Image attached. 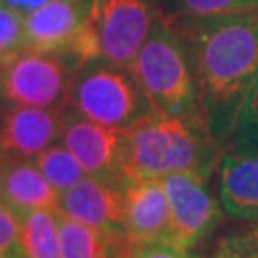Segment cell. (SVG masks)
<instances>
[{
	"instance_id": "obj_26",
	"label": "cell",
	"mask_w": 258,
	"mask_h": 258,
	"mask_svg": "<svg viewBox=\"0 0 258 258\" xmlns=\"http://www.w3.org/2000/svg\"><path fill=\"white\" fill-rule=\"evenodd\" d=\"M0 258H23V256H10V254H0Z\"/></svg>"
},
{
	"instance_id": "obj_13",
	"label": "cell",
	"mask_w": 258,
	"mask_h": 258,
	"mask_svg": "<svg viewBox=\"0 0 258 258\" xmlns=\"http://www.w3.org/2000/svg\"><path fill=\"white\" fill-rule=\"evenodd\" d=\"M0 199L18 212L57 211L59 191L48 182L35 159L6 155L0 172Z\"/></svg>"
},
{
	"instance_id": "obj_21",
	"label": "cell",
	"mask_w": 258,
	"mask_h": 258,
	"mask_svg": "<svg viewBox=\"0 0 258 258\" xmlns=\"http://www.w3.org/2000/svg\"><path fill=\"white\" fill-rule=\"evenodd\" d=\"M25 50V16L0 4V69Z\"/></svg>"
},
{
	"instance_id": "obj_17",
	"label": "cell",
	"mask_w": 258,
	"mask_h": 258,
	"mask_svg": "<svg viewBox=\"0 0 258 258\" xmlns=\"http://www.w3.org/2000/svg\"><path fill=\"white\" fill-rule=\"evenodd\" d=\"M163 19H199L258 12V0H161Z\"/></svg>"
},
{
	"instance_id": "obj_12",
	"label": "cell",
	"mask_w": 258,
	"mask_h": 258,
	"mask_svg": "<svg viewBox=\"0 0 258 258\" xmlns=\"http://www.w3.org/2000/svg\"><path fill=\"white\" fill-rule=\"evenodd\" d=\"M92 0H50L25 16V50L63 54L90 14Z\"/></svg>"
},
{
	"instance_id": "obj_5",
	"label": "cell",
	"mask_w": 258,
	"mask_h": 258,
	"mask_svg": "<svg viewBox=\"0 0 258 258\" xmlns=\"http://www.w3.org/2000/svg\"><path fill=\"white\" fill-rule=\"evenodd\" d=\"M75 65L63 54L23 50L0 69V102L46 109L69 107Z\"/></svg>"
},
{
	"instance_id": "obj_7",
	"label": "cell",
	"mask_w": 258,
	"mask_h": 258,
	"mask_svg": "<svg viewBox=\"0 0 258 258\" xmlns=\"http://www.w3.org/2000/svg\"><path fill=\"white\" fill-rule=\"evenodd\" d=\"M209 176L199 172H178L161 178L170 205V226L166 239L191 250L207 237L222 216V205L212 197Z\"/></svg>"
},
{
	"instance_id": "obj_4",
	"label": "cell",
	"mask_w": 258,
	"mask_h": 258,
	"mask_svg": "<svg viewBox=\"0 0 258 258\" xmlns=\"http://www.w3.org/2000/svg\"><path fill=\"white\" fill-rule=\"evenodd\" d=\"M69 107L111 128H126L153 113L132 71L105 59L92 61L77 71Z\"/></svg>"
},
{
	"instance_id": "obj_22",
	"label": "cell",
	"mask_w": 258,
	"mask_h": 258,
	"mask_svg": "<svg viewBox=\"0 0 258 258\" xmlns=\"http://www.w3.org/2000/svg\"><path fill=\"white\" fill-rule=\"evenodd\" d=\"M21 214L0 199V254L23 256L19 247Z\"/></svg>"
},
{
	"instance_id": "obj_1",
	"label": "cell",
	"mask_w": 258,
	"mask_h": 258,
	"mask_svg": "<svg viewBox=\"0 0 258 258\" xmlns=\"http://www.w3.org/2000/svg\"><path fill=\"white\" fill-rule=\"evenodd\" d=\"M165 23L187 52L205 126L226 146L241 103L258 79V12Z\"/></svg>"
},
{
	"instance_id": "obj_10",
	"label": "cell",
	"mask_w": 258,
	"mask_h": 258,
	"mask_svg": "<svg viewBox=\"0 0 258 258\" xmlns=\"http://www.w3.org/2000/svg\"><path fill=\"white\" fill-rule=\"evenodd\" d=\"M122 180L115 182L86 176L79 184L59 194L57 212L100 230L124 233Z\"/></svg>"
},
{
	"instance_id": "obj_24",
	"label": "cell",
	"mask_w": 258,
	"mask_h": 258,
	"mask_svg": "<svg viewBox=\"0 0 258 258\" xmlns=\"http://www.w3.org/2000/svg\"><path fill=\"white\" fill-rule=\"evenodd\" d=\"M46 2H50V0H0L2 6L16 10L23 16H27V14L35 12L37 8H40V6H44Z\"/></svg>"
},
{
	"instance_id": "obj_23",
	"label": "cell",
	"mask_w": 258,
	"mask_h": 258,
	"mask_svg": "<svg viewBox=\"0 0 258 258\" xmlns=\"http://www.w3.org/2000/svg\"><path fill=\"white\" fill-rule=\"evenodd\" d=\"M130 258H191V252L174 245L172 241L159 239L134 245Z\"/></svg>"
},
{
	"instance_id": "obj_25",
	"label": "cell",
	"mask_w": 258,
	"mask_h": 258,
	"mask_svg": "<svg viewBox=\"0 0 258 258\" xmlns=\"http://www.w3.org/2000/svg\"><path fill=\"white\" fill-rule=\"evenodd\" d=\"M4 159H6V155L0 151V172H2V165H4Z\"/></svg>"
},
{
	"instance_id": "obj_19",
	"label": "cell",
	"mask_w": 258,
	"mask_h": 258,
	"mask_svg": "<svg viewBox=\"0 0 258 258\" xmlns=\"http://www.w3.org/2000/svg\"><path fill=\"white\" fill-rule=\"evenodd\" d=\"M226 146L237 153H258V79L241 103Z\"/></svg>"
},
{
	"instance_id": "obj_18",
	"label": "cell",
	"mask_w": 258,
	"mask_h": 258,
	"mask_svg": "<svg viewBox=\"0 0 258 258\" xmlns=\"http://www.w3.org/2000/svg\"><path fill=\"white\" fill-rule=\"evenodd\" d=\"M33 159L37 161L38 168L48 178V182L54 185L59 194L73 187L75 184H79L81 180H84L88 176L86 170L73 157V153L65 148L61 142H57L44 151H40Z\"/></svg>"
},
{
	"instance_id": "obj_15",
	"label": "cell",
	"mask_w": 258,
	"mask_h": 258,
	"mask_svg": "<svg viewBox=\"0 0 258 258\" xmlns=\"http://www.w3.org/2000/svg\"><path fill=\"white\" fill-rule=\"evenodd\" d=\"M61 258H117L124 233L100 230L57 212Z\"/></svg>"
},
{
	"instance_id": "obj_11",
	"label": "cell",
	"mask_w": 258,
	"mask_h": 258,
	"mask_svg": "<svg viewBox=\"0 0 258 258\" xmlns=\"http://www.w3.org/2000/svg\"><path fill=\"white\" fill-rule=\"evenodd\" d=\"M124 235L142 245L166 239L170 226V205L165 185L157 178H124Z\"/></svg>"
},
{
	"instance_id": "obj_3",
	"label": "cell",
	"mask_w": 258,
	"mask_h": 258,
	"mask_svg": "<svg viewBox=\"0 0 258 258\" xmlns=\"http://www.w3.org/2000/svg\"><path fill=\"white\" fill-rule=\"evenodd\" d=\"M130 71L148 96L153 111L201 119L187 52L163 18L138 52Z\"/></svg>"
},
{
	"instance_id": "obj_6",
	"label": "cell",
	"mask_w": 258,
	"mask_h": 258,
	"mask_svg": "<svg viewBox=\"0 0 258 258\" xmlns=\"http://www.w3.org/2000/svg\"><path fill=\"white\" fill-rule=\"evenodd\" d=\"M161 18V0H92L88 14L100 40L102 59L124 69H132Z\"/></svg>"
},
{
	"instance_id": "obj_2",
	"label": "cell",
	"mask_w": 258,
	"mask_h": 258,
	"mask_svg": "<svg viewBox=\"0 0 258 258\" xmlns=\"http://www.w3.org/2000/svg\"><path fill=\"white\" fill-rule=\"evenodd\" d=\"M218 144L203 119L149 113L122 128V178H165L178 172L211 176Z\"/></svg>"
},
{
	"instance_id": "obj_8",
	"label": "cell",
	"mask_w": 258,
	"mask_h": 258,
	"mask_svg": "<svg viewBox=\"0 0 258 258\" xmlns=\"http://www.w3.org/2000/svg\"><path fill=\"white\" fill-rule=\"evenodd\" d=\"M88 176L120 182V142L122 128H111L86 119L79 111L67 107L61 140Z\"/></svg>"
},
{
	"instance_id": "obj_9",
	"label": "cell",
	"mask_w": 258,
	"mask_h": 258,
	"mask_svg": "<svg viewBox=\"0 0 258 258\" xmlns=\"http://www.w3.org/2000/svg\"><path fill=\"white\" fill-rule=\"evenodd\" d=\"M65 109L6 105L0 111V151L8 157L33 159L57 144L61 140Z\"/></svg>"
},
{
	"instance_id": "obj_16",
	"label": "cell",
	"mask_w": 258,
	"mask_h": 258,
	"mask_svg": "<svg viewBox=\"0 0 258 258\" xmlns=\"http://www.w3.org/2000/svg\"><path fill=\"white\" fill-rule=\"evenodd\" d=\"M19 214H21L19 247L23 258H61L57 211L40 209Z\"/></svg>"
},
{
	"instance_id": "obj_20",
	"label": "cell",
	"mask_w": 258,
	"mask_h": 258,
	"mask_svg": "<svg viewBox=\"0 0 258 258\" xmlns=\"http://www.w3.org/2000/svg\"><path fill=\"white\" fill-rule=\"evenodd\" d=\"M191 258H258V218L222 235L205 254Z\"/></svg>"
},
{
	"instance_id": "obj_14",
	"label": "cell",
	"mask_w": 258,
	"mask_h": 258,
	"mask_svg": "<svg viewBox=\"0 0 258 258\" xmlns=\"http://www.w3.org/2000/svg\"><path fill=\"white\" fill-rule=\"evenodd\" d=\"M222 211L237 220L258 218V153L230 151L220 161Z\"/></svg>"
}]
</instances>
